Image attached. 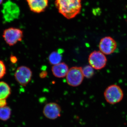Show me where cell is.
Wrapping results in <instances>:
<instances>
[{
    "label": "cell",
    "mask_w": 127,
    "mask_h": 127,
    "mask_svg": "<svg viewBox=\"0 0 127 127\" xmlns=\"http://www.w3.org/2000/svg\"><path fill=\"white\" fill-rule=\"evenodd\" d=\"M55 4L59 13L68 19L75 17L81 10V0H56Z\"/></svg>",
    "instance_id": "1"
},
{
    "label": "cell",
    "mask_w": 127,
    "mask_h": 127,
    "mask_svg": "<svg viewBox=\"0 0 127 127\" xmlns=\"http://www.w3.org/2000/svg\"><path fill=\"white\" fill-rule=\"evenodd\" d=\"M1 12L5 22L10 23L19 18L20 10L16 3L8 0L2 5Z\"/></svg>",
    "instance_id": "2"
},
{
    "label": "cell",
    "mask_w": 127,
    "mask_h": 127,
    "mask_svg": "<svg viewBox=\"0 0 127 127\" xmlns=\"http://www.w3.org/2000/svg\"><path fill=\"white\" fill-rule=\"evenodd\" d=\"M104 96L107 102L114 104L120 102L123 100L124 93L122 89L119 86L113 84L105 89Z\"/></svg>",
    "instance_id": "3"
},
{
    "label": "cell",
    "mask_w": 127,
    "mask_h": 127,
    "mask_svg": "<svg viewBox=\"0 0 127 127\" xmlns=\"http://www.w3.org/2000/svg\"><path fill=\"white\" fill-rule=\"evenodd\" d=\"M23 31L18 28L10 27L5 29L3 32L2 37L7 45L14 46L22 40Z\"/></svg>",
    "instance_id": "4"
},
{
    "label": "cell",
    "mask_w": 127,
    "mask_h": 127,
    "mask_svg": "<svg viewBox=\"0 0 127 127\" xmlns=\"http://www.w3.org/2000/svg\"><path fill=\"white\" fill-rule=\"evenodd\" d=\"M66 77L68 85L72 87L78 86L81 84L84 79L82 68L77 66L71 67L68 70Z\"/></svg>",
    "instance_id": "5"
},
{
    "label": "cell",
    "mask_w": 127,
    "mask_h": 127,
    "mask_svg": "<svg viewBox=\"0 0 127 127\" xmlns=\"http://www.w3.org/2000/svg\"><path fill=\"white\" fill-rule=\"evenodd\" d=\"M90 65L94 69L100 70L106 65L107 59L105 55L100 51H94L91 53L88 58Z\"/></svg>",
    "instance_id": "6"
},
{
    "label": "cell",
    "mask_w": 127,
    "mask_h": 127,
    "mask_svg": "<svg viewBox=\"0 0 127 127\" xmlns=\"http://www.w3.org/2000/svg\"><path fill=\"white\" fill-rule=\"evenodd\" d=\"M32 72L27 66H22L16 70L15 77L16 81L21 86L25 87L31 80Z\"/></svg>",
    "instance_id": "7"
},
{
    "label": "cell",
    "mask_w": 127,
    "mask_h": 127,
    "mask_svg": "<svg viewBox=\"0 0 127 127\" xmlns=\"http://www.w3.org/2000/svg\"><path fill=\"white\" fill-rule=\"evenodd\" d=\"M117 47L116 41L110 36L103 37L99 44L100 51L105 55H109L113 53Z\"/></svg>",
    "instance_id": "8"
},
{
    "label": "cell",
    "mask_w": 127,
    "mask_h": 127,
    "mask_svg": "<svg viewBox=\"0 0 127 127\" xmlns=\"http://www.w3.org/2000/svg\"><path fill=\"white\" fill-rule=\"evenodd\" d=\"M61 112L60 105L56 102H50L46 104L43 110L45 117L51 120H55L59 117L61 116Z\"/></svg>",
    "instance_id": "9"
},
{
    "label": "cell",
    "mask_w": 127,
    "mask_h": 127,
    "mask_svg": "<svg viewBox=\"0 0 127 127\" xmlns=\"http://www.w3.org/2000/svg\"><path fill=\"white\" fill-rule=\"evenodd\" d=\"M30 9L34 13L45 11L48 6V0H26Z\"/></svg>",
    "instance_id": "10"
},
{
    "label": "cell",
    "mask_w": 127,
    "mask_h": 127,
    "mask_svg": "<svg viewBox=\"0 0 127 127\" xmlns=\"http://www.w3.org/2000/svg\"><path fill=\"white\" fill-rule=\"evenodd\" d=\"M68 70V66L64 63H60L56 65H54L52 68L53 74L55 76L58 78H63L66 77Z\"/></svg>",
    "instance_id": "11"
},
{
    "label": "cell",
    "mask_w": 127,
    "mask_h": 127,
    "mask_svg": "<svg viewBox=\"0 0 127 127\" xmlns=\"http://www.w3.org/2000/svg\"><path fill=\"white\" fill-rule=\"evenodd\" d=\"M11 94V89L4 82H0V99H7Z\"/></svg>",
    "instance_id": "12"
},
{
    "label": "cell",
    "mask_w": 127,
    "mask_h": 127,
    "mask_svg": "<svg viewBox=\"0 0 127 127\" xmlns=\"http://www.w3.org/2000/svg\"><path fill=\"white\" fill-rule=\"evenodd\" d=\"M12 113L11 108L8 106L0 107V120L7 121L10 118Z\"/></svg>",
    "instance_id": "13"
},
{
    "label": "cell",
    "mask_w": 127,
    "mask_h": 127,
    "mask_svg": "<svg viewBox=\"0 0 127 127\" xmlns=\"http://www.w3.org/2000/svg\"><path fill=\"white\" fill-rule=\"evenodd\" d=\"M62 60V56L59 52H53L51 53L48 57V61L50 64L55 65L61 63Z\"/></svg>",
    "instance_id": "14"
},
{
    "label": "cell",
    "mask_w": 127,
    "mask_h": 127,
    "mask_svg": "<svg viewBox=\"0 0 127 127\" xmlns=\"http://www.w3.org/2000/svg\"><path fill=\"white\" fill-rule=\"evenodd\" d=\"M94 68L90 65L84 66L82 68L83 73L84 76L87 78L92 77L94 73Z\"/></svg>",
    "instance_id": "15"
},
{
    "label": "cell",
    "mask_w": 127,
    "mask_h": 127,
    "mask_svg": "<svg viewBox=\"0 0 127 127\" xmlns=\"http://www.w3.org/2000/svg\"><path fill=\"white\" fill-rule=\"evenodd\" d=\"M6 73V67L4 63L0 60V79L4 77Z\"/></svg>",
    "instance_id": "16"
},
{
    "label": "cell",
    "mask_w": 127,
    "mask_h": 127,
    "mask_svg": "<svg viewBox=\"0 0 127 127\" xmlns=\"http://www.w3.org/2000/svg\"><path fill=\"white\" fill-rule=\"evenodd\" d=\"M7 102L6 99H0V107H2L6 106Z\"/></svg>",
    "instance_id": "17"
},
{
    "label": "cell",
    "mask_w": 127,
    "mask_h": 127,
    "mask_svg": "<svg viewBox=\"0 0 127 127\" xmlns=\"http://www.w3.org/2000/svg\"><path fill=\"white\" fill-rule=\"evenodd\" d=\"M47 73L46 71H43L40 73V77L41 78H44L47 76Z\"/></svg>",
    "instance_id": "18"
},
{
    "label": "cell",
    "mask_w": 127,
    "mask_h": 127,
    "mask_svg": "<svg viewBox=\"0 0 127 127\" xmlns=\"http://www.w3.org/2000/svg\"><path fill=\"white\" fill-rule=\"evenodd\" d=\"M10 60L13 63H15L17 62V58L14 56H11L10 58Z\"/></svg>",
    "instance_id": "19"
},
{
    "label": "cell",
    "mask_w": 127,
    "mask_h": 127,
    "mask_svg": "<svg viewBox=\"0 0 127 127\" xmlns=\"http://www.w3.org/2000/svg\"><path fill=\"white\" fill-rule=\"evenodd\" d=\"M3 0H0V5L2 4V2H3Z\"/></svg>",
    "instance_id": "20"
},
{
    "label": "cell",
    "mask_w": 127,
    "mask_h": 127,
    "mask_svg": "<svg viewBox=\"0 0 127 127\" xmlns=\"http://www.w3.org/2000/svg\"></svg>",
    "instance_id": "21"
}]
</instances>
